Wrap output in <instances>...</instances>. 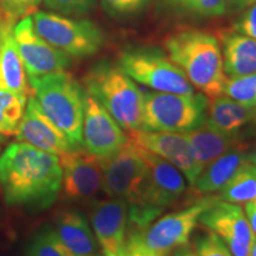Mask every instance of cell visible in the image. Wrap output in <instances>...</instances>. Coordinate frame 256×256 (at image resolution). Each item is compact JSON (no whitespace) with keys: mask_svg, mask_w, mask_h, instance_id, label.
Returning a JSON list of instances; mask_svg holds the SVG:
<instances>
[{"mask_svg":"<svg viewBox=\"0 0 256 256\" xmlns=\"http://www.w3.org/2000/svg\"><path fill=\"white\" fill-rule=\"evenodd\" d=\"M194 252V256H232L223 240L212 232L197 240Z\"/></svg>","mask_w":256,"mask_h":256,"instance_id":"1f68e13d","label":"cell"},{"mask_svg":"<svg viewBox=\"0 0 256 256\" xmlns=\"http://www.w3.org/2000/svg\"><path fill=\"white\" fill-rule=\"evenodd\" d=\"M164 46L192 87L209 100L223 94L226 75L220 42L215 36L203 30L186 28L170 34Z\"/></svg>","mask_w":256,"mask_h":256,"instance_id":"7a4b0ae2","label":"cell"},{"mask_svg":"<svg viewBox=\"0 0 256 256\" xmlns=\"http://www.w3.org/2000/svg\"><path fill=\"white\" fill-rule=\"evenodd\" d=\"M218 200L217 196L203 197L185 209L156 218L148 228L140 232L145 246L159 256H168L176 249L188 244L202 214Z\"/></svg>","mask_w":256,"mask_h":256,"instance_id":"30bf717a","label":"cell"},{"mask_svg":"<svg viewBox=\"0 0 256 256\" xmlns=\"http://www.w3.org/2000/svg\"><path fill=\"white\" fill-rule=\"evenodd\" d=\"M28 98L0 89V136H14L23 118Z\"/></svg>","mask_w":256,"mask_h":256,"instance_id":"d4e9b609","label":"cell"},{"mask_svg":"<svg viewBox=\"0 0 256 256\" xmlns=\"http://www.w3.org/2000/svg\"><path fill=\"white\" fill-rule=\"evenodd\" d=\"M62 188L69 200H90L102 188L101 160L81 148H72L60 156Z\"/></svg>","mask_w":256,"mask_h":256,"instance_id":"9a60e30c","label":"cell"},{"mask_svg":"<svg viewBox=\"0 0 256 256\" xmlns=\"http://www.w3.org/2000/svg\"><path fill=\"white\" fill-rule=\"evenodd\" d=\"M176 14L197 18H215L228 14L226 0H162Z\"/></svg>","mask_w":256,"mask_h":256,"instance_id":"484cf974","label":"cell"},{"mask_svg":"<svg viewBox=\"0 0 256 256\" xmlns=\"http://www.w3.org/2000/svg\"><path fill=\"white\" fill-rule=\"evenodd\" d=\"M174 256H194V252L190 246H183V247L176 249Z\"/></svg>","mask_w":256,"mask_h":256,"instance_id":"8d00e7d4","label":"cell"},{"mask_svg":"<svg viewBox=\"0 0 256 256\" xmlns=\"http://www.w3.org/2000/svg\"><path fill=\"white\" fill-rule=\"evenodd\" d=\"M246 162H248V151L244 144H240L210 162L200 172L191 185L194 192L198 196H204L220 191Z\"/></svg>","mask_w":256,"mask_h":256,"instance_id":"44dd1931","label":"cell"},{"mask_svg":"<svg viewBox=\"0 0 256 256\" xmlns=\"http://www.w3.org/2000/svg\"><path fill=\"white\" fill-rule=\"evenodd\" d=\"M120 256H159L144 243L140 232H130Z\"/></svg>","mask_w":256,"mask_h":256,"instance_id":"836d02e7","label":"cell"},{"mask_svg":"<svg viewBox=\"0 0 256 256\" xmlns=\"http://www.w3.org/2000/svg\"><path fill=\"white\" fill-rule=\"evenodd\" d=\"M244 212L249 220L252 232L256 235V200L244 204Z\"/></svg>","mask_w":256,"mask_h":256,"instance_id":"d590c367","label":"cell"},{"mask_svg":"<svg viewBox=\"0 0 256 256\" xmlns=\"http://www.w3.org/2000/svg\"><path fill=\"white\" fill-rule=\"evenodd\" d=\"M248 160L256 166V150L252 152H248Z\"/></svg>","mask_w":256,"mask_h":256,"instance_id":"74e56055","label":"cell"},{"mask_svg":"<svg viewBox=\"0 0 256 256\" xmlns=\"http://www.w3.org/2000/svg\"><path fill=\"white\" fill-rule=\"evenodd\" d=\"M14 38L28 78L62 72L72 64V57L56 49L37 34L31 14L16 23Z\"/></svg>","mask_w":256,"mask_h":256,"instance_id":"7c38bea8","label":"cell"},{"mask_svg":"<svg viewBox=\"0 0 256 256\" xmlns=\"http://www.w3.org/2000/svg\"><path fill=\"white\" fill-rule=\"evenodd\" d=\"M220 200L234 204H246L256 200V166L246 162L232 179L220 190Z\"/></svg>","mask_w":256,"mask_h":256,"instance_id":"cb8c5ba5","label":"cell"},{"mask_svg":"<svg viewBox=\"0 0 256 256\" xmlns=\"http://www.w3.org/2000/svg\"><path fill=\"white\" fill-rule=\"evenodd\" d=\"M0 185L6 203L46 209L62 188L60 156L25 142H14L0 156Z\"/></svg>","mask_w":256,"mask_h":256,"instance_id":"6da1fadb","label":"cell"},{"mask_svg":"<svg viewBox=\"0 0 256 256\" xmlns=\"http://www.w3.org/2000/svg\"><path fill=\"white\" fill-rule=\"evenodd\" d=\"M84 90L127 132L142 130L144 92L118 64L101 62L84 76Z\"/></svg>","mask_w":256,"mask_h":256,"instance_id":"277c9868","label":"cell"},{"mask_svg":"<svg viewBox=\"0 0 256 256\" xmlns=\"http://www.w3.org/2000/svg\"><path fill=\"white\" fill-rule=\"evenodd\" d=\"M151 0H101L104 10L112 17H130L142 12Z\"/></svg>","mask_w":256,"mask_h":256,"instance_id":"4dcf8cb0","label":"cell"},{"mask_svg":"<svg viewBox=\"0 0 256 256\" xmlns=\"http://www.w3.org/2000/svg\"><path fill=\"white\" fill-rule=\"evenodd\" d=\"M184 134L190 142L194 159L202 171L218 156L242 144L238 133L222 132L206 121Z\"/></svg>","mask_w":256,"mask_h":256,"instance_id":"d6986e66","label":"cell"},{"mask_svg":"<svg viewBox=\"0 0 256 256\" xmlns=\"http://www.w3.org/2000/svg\"><path fill=\"white\" fill-rule=\"evenodd\" d=\"M252 256H256V240H255V243H254V246H252Z\"/></svg>","mask_w":256,"mask_h":256,"instance_id":"ab89813d","label":"cell"},{"mask_svg":"<svg viewBox=\"0 0 256 256\" xmlns=\"http://www.w3.org/2000/svg\"><path fill=\"white\" fill-rule=\"evenodd\" d=\"M48 11L66 16L81 17L88 14L95 8L96 0H42Z\"/></svg>","mask_w":256,"mask_h":256,"instance_id":"f1b7e54d","label":"cell"},{"mask_svg":"<svg viewBox=\"0 0 256 256\" xmlns=\"http://www.w3.org/2000/svg\"><path fill=\"white\" fill-rule=\"evenodd\" d=\"M120 69L134 82L151 90L172 94H194L185 74L162 50L154 46H128L118 60Z\"/></svg>","mask_w":256,"mask_h":256,"instance_id":"52a82bcc","label":"cell"},{"mask_svg":"<svg viewBox=\"0 0 256 256\" xmlns=\"http://www.w3.org/2000/svg\"><path fill=\"white\" fill-rule=\"evenodd\" d=\"M31 16L37 34L72 58L95 55L104 43V31L88 19H74L50 11H36Z\"/></svg>","mask_w":256,"mask_h":256,"instance_id":"ba28073f","label":"cell"},{"mask_svg":"<svg viewBox=\"0 0 256 256\" xmlns=\"http://www.w3.org/2000/svg\"><path fill=\"white\" fill-rule=\"evenodd\" d=\"M6 23L4 22V18H2V11H0V34H2V28H4V25Z\"/></svg>","mask_w":256,"mask_h":256,"instance_id":"f35d334b","label":"cell"},{"mask_svg":"<svg viewBox=\"0 0 256 256\" xmlns=\"http://www.w3.org/2000/svg\"><path fill=\"white\" fill-rule=\"evenodd\" d=\"M234 30L256 40V2L240 12L234 24Z\"/></svg>","mask_w":256,"mask_h":256,"instance_id":"d6a6232c","label":"cell"},{"mask_svg":"<svg viewBox=\"0 0 256 256\" xmlns=\"http://www.w3.org/2000/svg\"><path fill=\"white\" fill-rule=\"evenodd\" d=\"M42 0H0V11L6 24L16 25L19 19L38 11Z\"/></svg>","mask_w":256,"mask_h":256,"instance_id":"f546056e","label":"cell"},{"mask_svg":"<svg viewBox=\"0 0 256 256\" xmlns=\"http://www.w3.org/2000/svg\"><path fill=\"white\" fill-rule=\"evenodd\" d=\"M226 2L228 12L234 14V12H241L242 10L248 8L249 5L256 2V0H226Z\"/></svg>","mask_w":256,"mask_h":256,"instance_id":"e575fe53","label":"cell"},{"mask_svg":"<svg viewBox=\"0 0 256 256\" xmlns=\"http://www.w3.org/2000/svg\"><path fill=\"white\" fill-rule=\"evenodd\" d=\"M92 232L104 256H120L127 242L128 204L119 198L96 202L90 209Z\"/></svg>","mask_w":256,"mask_h":256,"instance_id":"2e32d148","label":"cell"},{"mask_svg":"<svg viewBox=\"0 0 256 256\" xmlns=\"http://www.w3.org/2000/svg\"><path fill=\"white\" fill-rule=\"evenodd\" d=\"M208 104L209 98L202 92L172 94L146 90L142 130L186 133L206 121Z\"/></svg>","mask_w":256,"mask_h":256,"instance_id":"8992f818","label":"cell"},{"mask_svg":"<svg viewBox=\"0 0 256 256\" xmlns=\"http://www.w3.org/2000/svg\"><path fill=\"white\" fill-rule=\"evenodd\" d=\"M256 108L247 107L226 95L210 98L208 104L206 122L226 133H238L243 126L255 119Z\"/></svg>","mask_w":256,"mask_h":256,"instance_id":"603a6c76","label":"cell"},{"mask_svg":"<svg viewBox=\"0 0 256 256\" xmlns=\"http://www.w3.org/2000/svg\"><path fill=\"white\" fill-rule=\"evenodd\" d=\"M223 94L247 107L256 108V72L226 78Z\"/></svg>","mask_w":256,"mask_h":256,"instance_id":"4316f807","label":"cell"},{"mask_svg":"<svg viewBox=\"0 0 256 256\" xmlns=\"http://www.w3.org/2000/svg\"><path fill=\"white\" fill-rule=\"evenodd\" d=\"M16 139L55 156L66 153L72 147L62 130L44 113L34 96H28Z\"/></svg>","mask_w":256,"mask_h":256,"instance_id":"e0dca14e","label":"cell"},{"mask_svg":"<svg viewBox=\"0 0 256 256\" xmlns=\"http://www.w3.org/2000/svg\"><path fill=\"white\" fill-rule=\"evenodd\" d=\"M254 122H256V114H255V119H254Z\"/></svg>","mask_w":256,"mask_h":256,"instance_id":"60d3db41","label":"cell"},{"mask_svg":"<svg viewBox=\"0 0 256 256\" xmlns=\"http://www.w3.org/2000/svg\"><path fill=\"white\" fill-rule=\"evenodd\" d=\"M30 92L50 120L62 130L72 148L83 147L84 89L72 74L55 72L28 78Z\"/></svg>","mask_w":256,"mask_h":256,"instance_id":"3957f363","label":"cell"},{"mask_svg":"<svg viewBox=\"0 0 256 256\" xmlns=\"http://www.w3.org/2000/svg\"><path fill=\"white\" fill-rule=\"evenodd\" d=\"M136 147L146 164V178L140 203L128 206L130 232H142L148 228L186 188L184 174L177 168L139 145Z\"/></svg>","mask_w":256,"mask_h":256,"instance_id":"5b68a950","label":"cell"},{"mask_svg":"<svg viewBox=\"0 0 256 256\" xmlns=\"http://www.w3.org/2000/svg\"><path fill=\"white\" fill-rule=\"evenodd\" d=\"M83 148L98 159L113 156L127 142V136L100 102L84 90Z\"/></svg>","mask_w":256,"mask_h":256,"instance_id":"4fadbf2b","label":"cell"},{"mask_svg":"<svg viewBox=\"0 0 256 256\" xmlns=\"http://www.w3.org/2000/svg\"><path fill=\"white\" fill-rule=\"evenodd\" d=\"M200 223L218 235L232 256H252L256 235L238 204L218 200L202 214Z\"/></svg>","mask_w":256,"mask_h":256,"instance_id":"8fae6325","label":"cell"},{"mask_svg":"<svg viewBox=\"0 0 256 256\" xmlns=\"http://www.w3.org/2000/svg\"><path fill=\"white\" fill-rule=\"evenodd\" d=\"M220 46L226 78L256 72V40L235 30L226 31L220 36Z\"/></svg>","mask_w":256,"mask_h":256,"instance_id":"7402d4cb","label":"cell"},{"mask_svg":"<svg viewBox=\"0 0 256 256\" xmlns=\"http://www.w3.org/2000/svg\"><path fill=\"white\" fill-rule=\"evenodd\" d=\"M100 160L102 190L108 197L124 200L128 206H138L145 183L146 164L136 144L127 139L116 153Z\"/></svg>","mask_w":256,"mask_h":256,"instance_id":"9c48e42d","label":"cell"},{"mask_svg":"<svg viewBox=\"0 0 256 256\" xmlns=\"http://www.w3.org/2000/svg\"><path fill=\"white\" fill-rule=\"evenodd\" d=\"M127 136L130 142L177 168L190 185L200 174L202 168L196 162L190 142L184 133L136 130H130Z\"/></svg>","mask_w":256,"mask_h":256,"instance_id":"5bb4252c","label":"cell"},{"mask_svg":"<svg viewBox=\"0 0 256 256\" xmlns=\"http://www.w3.org/2000/svg\"><path fill=\"white\" fill-rule=\"evenodd\" d=\"M28 256H75L60 242L52 228H44L30 243Z\"/></svg>","mask_w":256,"mask_h":256,"instance_id":"83f0119b","label":"cell"},{"mask_svg":"<svg viewBox=\"0 0 256 256\" xmlns=\"http://www.w3.org/2000/svg\"><path fill=\"white\" fill-rule=\"evenodd\" d=\"M54 232L75 256H104L88 220L76 210L60 211L55 217Z\"/></svg>","mask_w":256,"mask_h":256,"instance_id":"ac0fdd59","label":"cell"},{"mask_svg":"<svg viewBox=\"0 0 256 256\" xmlns=\"http://www.w3.org/2000/svg\"><path fill=\"white\" fill-rule=\"evenodd\" d=\"M14 26L5 24L0 34V89L28 98V75L14 38Z\"/></svg>","mask_w":256,"mask_h":256,"instance_id":"ffe728a7","label":"cell"}]
</instances>
